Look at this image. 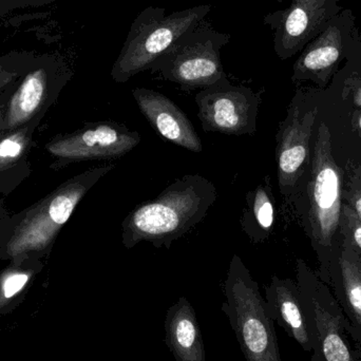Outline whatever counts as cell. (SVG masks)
<instances>
[{"instance_id": "obj_27", "label": "cell", "mask_w": 361, "mask_h": 361, "mask_svg": "<svg viewBox=\"0 0 361 361\" xmlns=\"http://www.w3.org/2000/svg\"><path fill=\"white\" fill-rule=\"evenodd\" d=\"M4 107V105H0V109H2V108Z\"/></svg>"}, {"instance_id": "obj_16", "label": "cell", "mask_w": 361, "mask_h": 361, "mask_svg": "<svg viewBox=\"0 0 361 361\" xmlns=\"http://www.w3.org/2000/svg\"><path fill=\"white\" fill-rule=\"evenodd\" d=\"M265 302L271 319L277 322L303 351L311 354V335L297 282L273 276L271 283L265 286Z\"/></svg>"}, {"instance_id": "obj_25", "label": "cell", "mask_w": 361, "mask_h": 361, "mask_svg": "<svg viewBox=\"0 0 361 361\" xmlns=\"http://www.w3.org/2000/svg\"><path fill=\"white\" fill-rule=\"evenodd\" d=\"M4 206H6L4 205V197H1V199H0V222H1L2 219L6 216V214H8Z\"/></svg>"}, {"instance_id": "obj_1", "label": "cell", "mask_w": 361, "mask_h": 361, "mask_svg": "<svg viewBox=\"0 0 361 361\" xmlns=\"http://www.w3.org/2000/svg\"><path fill=\"white\" fill-rule=\"evenodd\" d=\"M116 165L93 167L74 176L18 214L0 222V260L47 258L61 228L85 195Z\"/></svg>"}, {"instance_id": "obj_2", "label": "cell", "mask_w": 361, "mask_h": 361, "mask_svg": "<svg viewBox=\"0 0 361 361\" xmlns=\"http://www.w3.org/2000/svg\"><path fill=\"white\" fill-rule=\"evenodd\" d=\"M216 200L214 183L200 175L183 176L127 214L122 222V244L131 250L144 241L169 250L207 216Z\"/></svg>"}, {"instance_id": "obj_5", "label": "cell", "mask_w": 361, "mask_h": 361, "mask_svg": "<svg viewBox=\"0 0 361 361\" xmlns=\"http://www.w3.org/2000/svg\"><path fill=\"white\" fill-rule=\"evenodd\" d=\"M224 295L226 301L222 310L246 361H282L265 299L238 255H233L229 263Z\"/></svg>"}, {"instance_id": "obj_14", "label": "cell", "mask_w": 361, "mask_h": 361, "mask_svg": "<svg viewBox=\"0 0 361 361\" xmlns=\"http://www.w3.org/2000/svg\"><path fill=\"white\" fill-rule=\"evenodd\" d=\"M133 99L152 128L166 141L199 154L201 139L184 111L166 95L147 88L133 90Z\"/></svg>"}, {"instance_id": "obj_17", "label": "cell", "mask_w": 361, "mask_h": 361, "mask_svg": "<svg viewBox=\"0 0 361 361\" xmlns=\"http://www.w3.org/2000/svg\"><path fill=\"white\" fill-rule=\"evenodd\" d=\"M165 343L176 361H206L197 314L185 297L171 305L164 322Z\"/></svg>"}, {"instance_id": "obj_10", "label": "cell", "mask_w": 361, "mask_h": 361, "mask_svg": "<svg viewBox=\"0 0 361 361\" xmlns=\"http://www.w3.org/2000/svg\"><path fill=\"white\" fill-rule=\"evenodd\" d=\"M197 118L206 133L255 135L257 133L261 93L224 78L195 95Z\"/></svg>"}, {"instance_id": "obj_18", "label": "cell", "mask_w": 361, "mask_h": 361, "mask_svg": "<svg viewBox=\"0 0 361 361\" xmlns=\"http://www.w3.org/2000/svg\"><path fill=\"white\" fill-rule=\"evenodd\" d=\"M245 200V207L240 220L242 231L250 241L263 243L271 237L276 221L275 197L271 178L267 176L264 182L246 193Z\"/></svg>"}, {"instance_id": "obj_20", "label": "cell", "mask_w": 361, "mask_h": 361, "mask_svg": "<svg viewBox=\"0 0 361 361\" xmlns=\"http://www.w3.org/2000/svg\"><path fill=\"white\" fill-rule=\"evenodd\" d=\"M4 107L0 109V120ZM35 126L21 127L13 130L0 129V175L30 167L27 157L34 146Z\"/></svg>"}, {"instance_id": "obj_19", "label": "cell", "mask_w": 361, "mask_h": 361, "mask_svg": "<svg viewBox=\"0 0 361 361\" xmlns=\"http://www.w3.org/2000/svg\"><path fill=\"white\" fill-rule=\"evenodd\" d=\"M44 269L42 259L25 258L10 261L0 271V316L16 307L27 288Z\"/></svg>"}, {"instance_id": "obj_9", "label": "cell", "mask_w": 361, "mask_h": 361, "mask_svg": "<svg viewBox=\"0 0 361 361\" xmlns=\"http://www.w3.org/2000/svg\"><path fill=\"white\" fill-rule=\"evenodd\" d=\"M307 94L297 90L276 135L278 185L286 199L300 189L312 162L311 142L318 108L307 107Z\"/></svg>"}, {"instance_id": "obj_13", "label": "cell", "mask_w": 361, "mask_h": 361, "mask_svg": "<svg viewBox=\"0 0 361 361\" xmlns=\"http://www.w3.org/2000/svg\"><path fill=\"white\" fill-rule=\"evenodd\" d=\"M343 8L339 0H292L286 10L267 15L277 56L286 61L300 53Z\"/></svg>"}, {"instance_id": "obj_21", "label": "cell", "mask_w": 361, "mask_h": 361, "mask_svg": "<svg viewBox=\"0 0 361 361\" xmlns=\"http://www.w3.org/2000/svg\"><path fill=\"white\" fill-rule=\"evenodd\" d=\"M343 202L349 204L361 221V166H349L343 184Z\"/></svg>"}, {"instance_id": "obj_11", "label": "cell", "mask_w": 361, "mask_h": 361, "mask_svg": "<svg viewBox=\"0 0 361 361\" xmlns=\"http://www.w3.org/2000/svg\"><path fill=\"white\" fill-rule=\"evenodd\" d=\"M360 39L353 12L343 8L301 51L293 66L292 82H313L326 88Z\"/></svg>"}, {"instance_id": "obj_6", "label": "cell", "mask_w": 361, "mask_h": 361, "mask_svg": "<svg viewBox=\"0 0 361 361\" xmlns=\"http://www.w3.org/2000/svg\"><path fill=\"white\" fill-rule=\"evenodd\" d=\"M297 284L312 341V361H361V347L331 288L298 259Z\"/></svg>"}, {"instance_id": "obj_22", "label": "cell", "mask_w": 361, "mask_h": 361, "mask_svg": "<svg viewBox=\"0 0 361 361\" xmlns=\"http://www.w3.org/2000/svg\"><path fill=\"white\" fill-rule=\"evenodd\" d=\"M27 73L23 68L0 63V105H6L19 80Z\"/></svg>"}, {"instance_id": "obj_7", "label": "cell", "mask_w": 361, "mask_h": 361, "mask_svg": "<svg viewBox=\"0 0 361 361\" xmlns=\"http://www.w3.org/2000/svg\"><path fill=\"white\" fill-rule=\"evenodd\" d=\"M231 35L216 31L205 20L189 30L150 67L164 80L183 89H205L227 78L221 61V51Z\"/></svg>"}, {"instance_id": "obj_23", "label": "cell", "mask_w": 361, "mask_h": 361, "mask_svg": "<svg viewBox=\"0 0 361 361\" xmlns=\"http://www.w3.org/2000/svg\"><path fill=\"white\" fill-rule=\"evenodd\" d=\"M31 166L25 169H17L10 173L0 175V197H6L13 190L16 189L30 175H31Z\"/></svg>"}, {"instance_id": "obj_8", "label": "cell", "mask_w": 361, "mask_h": 361, "mask_svg": "<svg viewBox=\"0 0 361 361\" xmlns=\"http://www.w3.org/2000/svg\"><path fill=\"white\" fill-rule=\"evenodd\" d=\"M137 131L114 121L85 123L73 133L53 137L44 149L53 158L50 169L61 171L75 163L123 158L140 143Z\"/></svg>"}, {"instance_id": "obj_24", "label": "cell", "mask_w": 361, "mask_h": 361, "mask_svg": "<svg viewBox=\"0 0 361 361\" xmlns=\"http://www.w3.org/2000/svg\"><path fill=\"white\" fill-rule=\"evenodd\" d=\"M345 87L351 93L354 105L361 108V84H345Z\"/></svg>"}, {"instance_id": "obj_15", "label": "cell", "mask_w": 361, "mask_h": 361, "mask_svg": "<svg viewBox=\"0 0 361 361\" xmlns=\"http://www.w3.org/2000/svg\"><path fill=\"white\" fill-rule=\"evenodd\" d=\"M319 277V276H318ZM349 324V334L361 347V256L345 240L324 276Z\"/></svg>"}, {"instance_id": "obj_4", "label": "cell", "mask_w": 361, "mask_h": 361, "mask_svg": "<svg viewBox=\"0 0 361 361\" xmlns=\"http://www.w3.org/2000/svg\"><path fill=\"white\" fill-rule=\"evenodd\" d=\"M210 4H200L167 14L162 6H147L131 25L118 59L112 66V80L125 84L147 71L189 30L205 20Z\"/></svg>"}, {"instance_id": "obj_26", "label": "cell", "mask_w": 361, "mask_h": 361, "mask_svg": "<svg viewBox=\"0 0 361 361\" xmlns=\"http://www.w3.org/2000/svg\"><path fill=\"white\" fill-rule=\"evenodd\" d=\"M356 125H357L358 130H360V133H361V112L357 114V116H356Z\"/></svg>"}, {"instance_id": "obj_12", "label": "cell", "mask_w": 361, "mask_h": 361, "mask_svg": "<svg viewBox=\"0 0 361 361\" xmlns=\"http://www.w3.org/2000/svg\"><path fill=\"white\" fill-rule=\"evenodd\" d=\"M69 78L61 66L39 65L27 70L4 105L0 129L39 126Z\"/></svg>"}, {"instance_id": "obj_3", "label": "cell", "mask_w": 361, "mask_h": 361, "mask_svg": "<svg viewBox=\"0 0 361 361\" xmlns=\"http://www.w3.org/2000/svg\"><path fill=\"white\" fill-rule=\"evenodd\" d=\"M307 186V233L324 276L341 250V216L343 173L333 157L330 129L322 122L317 129Z\"/></svg>"}]
</instances>
